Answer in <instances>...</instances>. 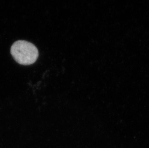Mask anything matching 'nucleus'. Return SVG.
I'll return each mask as SVG.
<instances>
[{
  "mask_svg": "<svg viewBox=\"0 0 149 148\" xmlns=\"http://www.w3.org/2000/svg\"><path fill=\"white\" fill-rule=\"evenodd\" d=\"M11 53L17 63L24 66L33 64L39 55L36 46L25 41L15 42L11 48Z\"/></svg>",
  "mask_w": 149,
  "mask_h": 148,
  "instance_id": "f257e3e1",
  "label": "nucleus"
}]
</instances>
